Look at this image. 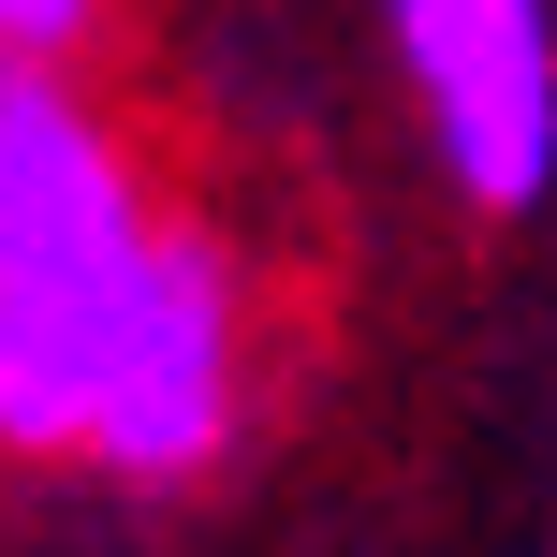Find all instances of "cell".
<instances>
[{
  "mask_svg": "<svg viewBox=\"0 0 557 557\" xmlns=\"http://www.w3.org/2000/svg\"><path fill=\"white\" fill-rule=\"evenodd\" d=\"M147 235V162L74 88V59H0V455H88L103 323Z\"/></svg>",
  "mask_w": 557,
  "mask_h": 557,
  "instance_id": "6da1fadb",
  "label": "cell"
},
{
  "mask_svg": "<svg viewBox=\"0 0 557 557\" xmlns=\"http://www.w3.org/2000/svg\"><path fill=\"white\" fill-rule=\"evenodd\" d=\"M235 411H250V278H235V250L206 221L147 235L133 294H117L103 323V382H88V470L117 484H191L221 470Z\"/></svg>",
  "mask_w": 557,
  "mask_h": 557,
  "instance_id": "7a4b0ae2",
  "label": "cell"
},
{
  "mask_svg": "<svg viewBox=\"0 0 557 557\" xmlns=\"http://www.w3.org/2000/svg\"><path fill=\"white\" fill-rule=\"evenodd\" d=\"M396 74H411L441 176L513 221L557 191V0H382Z\"/></svg>",
  "mask_w": 557,
  "mask_h": 557,
  "instance_id": "3957f363",
  "label": "cell"
},
{
  "mask_svg": "<svg viewBox=\"0 0 557 557\" xmlns=\"http://www.w3.org/2000/svg\"><path fill=\"white\" fill-rule=\"evenodd\" d=\"M117 0H0V59H88Z\"/></svg>",
  "mask_w": 557,
  "mask_h": 557,
  "instance_id": "277c9868",
  "label": "cell"
},
{
  "mask_svg": "<svg viewBox=\"0 0 557 557\" xmlns=\"http://www.w3.org/2000/svg\"><path fill=\"white\" fill-rule=\"evenodd\" d=\"M543 557H557V543H543Z\"/></svg>",
  "mask_w": 557,
  "mask_h": 557,
  "instance_id": "5b68a950",
  "label": "cell"
}]
</instances>
